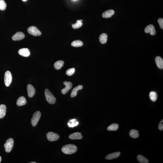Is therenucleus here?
Masks as SVG:
<instances>
[{"label":"nucleus","mask_w":163,"mask_h":163,"mask_svg":"<svg viewBox=\"0 0 163 163\" xmlns=\"http://www.w3.org/2000/svg\"><path fill=\"white\" fill-rule=\"evenodd\" d=\"M77 148L76 146L72 144L66 145L61 149L62 151L66 154H72L77 151Z\"/></svg>","instance_id":"obj_1"},{"label":"nucleus","mask_w":163,"mask_h":163,"mask_svg":"<svg viewBox=\"0 0 163 163\" xmlns=\"http://www.w3.org/2000/svg\"><path fill=\"white\" fill-rule=\"evenodd\" d=\"M45 95L49 103L54 104L55 103L56 98L48 89H46L45 90Z\"/></svg>","instance_id":"obj_2"},{"label":"nucleus","mask_w":163,"mask_h":163,"mask_svg":"<svg viewBox=\"0 0 163 163\" xmlns=\"http://www.w3.org/2000/svg\"><path fill=\"white\" fill-rule=\"evenodd\" d=\"M14 141L12 138L8 139L6 141V143L4 145L5 151L7 152H10L12 149L14 145Z\"/></svg>","instance_id":"obj_3"},{"label":"nucleus","mask_w":163,"mask_h":163,"mask_svg":"<svg viewBox=\"0 0 163 163\" xmlns=\"http://www.w3.org/2000/svg\"><path fill=\"white\" fill-rule=\"evenodd\" d=\"M41 114L40 111H37L34 113L31 119V122L32 125L35 127L37 125L41 118Z\"/></svg>","instance_id":"obj_4"},{"label":"nucleus","mask_w":163,"mask_h":163,"mask_svg":"<svg viewBox=\"0 0 163 163\" xmlns=\"http://www.w3.org/2000/svg\"><path fill=\"white\" fill-rule=\"evenodd\" d=\"M27 32L28 33L34 36H39L41 35V33L35 26H31L27 28Z\"/></svg>","instance_id":"obj_5"},{"label":"nucleus","mask_w":163,"mask_h":163,"mask_svg":"<svg viewBox=\"0 0 163 163\" xmlns=\"http://www.w3.org/2000/svg\"><path fill=\"white\" fill-rule=\"evenodd\" d=\"M12 77L11 72L9 71H6L5 72L4 77L5 84L6 86H10L12 82Z\"/></svg>","instance_id":"obj_6"},{"label":"nucleus","mask_w":163,"mask_h":163,"mask_svg":"<svg viewBox=\"0 0 163 163\" xmlns=\"http://www.w3.org/2000/svg\"><path fill=\"white\" fill-rule=\"evenodd\" d=\"M46 136L47 139L50 141H56L60 137L58 134L52 132L48 133L47 134Z\"/></svg>","instance_id":"obj_7"},{"label":"nucleus","mask_w":163,"mask_h":163,"mask_svg":"<svg viewBox=\"0 0 163 163\" xmlns=\"http://www.w3.org/2000/svg\"><path fill=\"white\" fill-rule=\"evenodd\" d=\"M64 84L65 85V87L62 89L61 92L62 94L65 95L72 88V84L70 82H67V81H65L64 82Z\"/></svg>","instance_id":"obj_8"},{"label":"nucleus","mask_w":163,"mask_h":163,"mask_svg":"<svg viewBox=\"0 0 163 163\" xmlns=\"http://www.w3.org/2000/svg\"><path fill=\"white\" fill-rule=\"evenodd\" d=\"M144 31L146 33H149L151 35H155L156 33L154 26L152 25H149L147 26L145 29Z\"/></svg>","instance_id":"obj_9"},{"label":"nucleus","mask_w":163,"mask_h":163,"mask_svg":"<svg viewBox=\"0 0 163 163\" xmlns=\"http://www.w3.org/2000/svg\"><path fill=\"white\" fill-rule=\"evenodd\" d=\"M27 90L28 96L30 98L33 97L35 93V88L31 84L27 85Z\"/></svg>","instance_id":"obj_10"},{"label":"nucleus","mask_w":163,"mask_h":163,"mask_svg":"<svg viewBox=\"0 0 163 163\" xmlns=\"http://www.w3.org/2000/svg\"><path fill=\"white\" fill-rule=\"evenodd\" d=\"M18 53L20 55L24 57H28L30 54L29 50L27 48L21 49L18 51Z\"/></svg>","instance_id":"obj_11"},{"label":"nucleus","mask_w":163,"mask_h":163,"mask_svg":"<svg viewBox=\"0 0 163 163\" xmlns=\"http://www.w3.org/2000/svg\"><path fill=\"white\" fill-rule=\"evenodd\" d=\"M25 37L24 34L21 32H18L13 35L12 39L14 41H19L23 39Z\"/></svg>","instance_id":"obj_12"},{"label":"nucleus","mask_w":163,"mask_h":163,"mask_svg":"<svg viewBox=\"0 0 163 163\" xmlns=\"http://www.w3.org/2000/svg\"><path fill=\"white\" fill-rule=\"evenodd\" d=\"M69 138L72 140H81L82 138L81 133L75 132L69 135Z\"/></svg>","instance_id":"obj_13"},{"label":"nucleus","mask_w":163,"mask_h":163,"mask_svg":"<svg viewBox=\"0 0 163 163\" xmlns=\"http://www.w3.org/2000/svg\"><path fill=\"white\" fill-rule=\"evenodd\" d=\"M121 154L120 152H118L110 154L106 157V159L111 160L114 159L119 157Z\"/></svg>","instance_id":"obj_14"},{"label":"nucleus","mask_w":163,"mask_h":163,"mask_svg":"<svg viewBox=\"0 0 163 163\" xmlns=\"http://www.w3.org/2000/svg\"><path fill=\"white\" fill-rule=\"evenodd\" d=\"M83 88V86L82 85H79L78 86H76L73 88L72 91L70 95V96L72 98L76 97L77 95V92L79 90H81Z\"/></svg>","instance_id":"obj_15"},{"label":"nucleus","mask_w":163,"mask_h":163,"mask_svg":"<svg viewBox=\"0 0 163 163\" xmlns=\"http://www.w3.org/2000/svg\"><path fill=\"white\" fill-rule=\"evenodd\" d=\"M27 103L26 99L24 97L21 96L18 99L16 102L17 105L18 106H24Z\"/></svg>","instance_id":"obj_16"},{"label":"nucleus","mask_w":163,"mask_h":163,"mask_svg":"<svg viewBox=\"0 0 163 163\" xmlns=\"http://www.w3.org/2000/svg\"><path fill=\"white\" fill-rule=\"evenodd\" d=\"M6 106L5 105L2 104L0 106V119H2L6 115Z\"/></svg>","instance_id":"obj_17"},{"label":"nucleus","mask_w":163,"mask_h":163,"mask_svg":"<svg viewBox=\"0 0 163 163\" xmlns=\"http://www.w3.org/2000/svg\"><path fill=\"white\" fill-rule=\"evenodd\" d=\"M115 12L113 10H109L105 11L102 15L104 18H107L111 17L114 15Z\"/></svg>","instance_id":"obj_18"},{"label":"nucleus","mask_w":163,"mask_h":163,"mask_svg":"<svg viewBox=\"0 0 163 163\" xmlns=\"http://www.w3.org/2000/svg\"><path fill=\"white\" fill-rule=\"evenodd\" d=\"M155 62L156 65L160 69L163 68V60L161 57L157 56L155 58Z\"/></svg>","instance_id":"obj_19"},{"label":"nucleus","mask_w":163,"mask_h":163,"mask_svg":"<svg viewBox=\"0 0 163 163\" xmlns=\"http://www.w3.org/2000/svg\"><path fill=\"white\" fill-rule=\"evenodd\" d=\"M108 35L107 34L103 33L101 34L99 37V39L100 43L102 44H105L107 42Z\"/></svg>","instance_id":"obj_20"},{"label":"nucleus","mask_w":163,"mask_h":163,"mask_svg":"<svg viewBox=\"0 0 163 163\" xmlns=\"http://www.w3.org/2000/svg\"><path fill=\"white\" fill-rule=\"evenodd\" d=\"M64 62L62 60H58L55 62L54 64V67L56 69L59 70L62 67L64 66Z\"/></svg>","instance_id":"obj_21"},{"label":"nucleus","mask_w":163,"mask_h":163,"mask_svg":"<svg viewBox=\"0 0 163 163\" xmlns=\"http://www.w3.org/2000/svg\"><path fill=\"white\" fill-rule=\"evenodd\" d=\"M129 135L131 137L134 138H136L139 137V133L137 130L132 129L129 132Z\"/></svg>","instance_id":"obj_22"},{"label":"nucleus","mask_w":163,"mask_h":163,"mask_svg":"<svg viewBox=\"0 0 163 163\" xmlns=\"http://www.w3.org/2000/svg\"><path fill=\"white\" fill-rule=\"evenodd\" d=\"M119 128V125L117 123H114L108 126L107 128V130L109 131H115L117 130Z\"/></svg>","instance_id":"obj_23"},{"label":"nucleus","mask_w":163,"mask_h":163,"mask_svg":"<svg viewBox=\"0 0 163 163\" xmlns=\"http://www.w3.org/2000/svg\"><path fill=\"white\" fill-rule=\"evenodd\" d=\"M137 160L139 162L141 163H149L148 159L141 155H138L137 157Z\"/></svg>","instance_id":"obj_24"},{"label":"nucleus","mask_w":163,"mask_h":163,"mask_svg":"<svg viewBox=\"0 0 163 163\" xmlns=\"http://www.w3.org/2000/svg\"><path fill=\"white\" fill-rule=\"evenodd\" d=\"M71 45L72 46L74 47H81L83 45V43L81 41L77 40L72 42Z\"/></svg>","instance_id":"obj_25"},{"label":"nucleus","mask_w":163,"mask_h":163,"mask_svg":"<svg viewBox=\"0 0 163 163\" xmlns=\"http://www.w3.org/2000/svg\"><path fill=\"white\" fill-rule=\"evenodd\" d=\"M149 97L151 100L153 102H155L157 99V93L155 92H151L149 93Z\"/></svg>","instance_id":"obj_26"},{"label":"nucleus","mask_w":163,"mask_h":163,"mask_svg":"<svg viewBox=\"0 0 163 163\" xmlns=\"http://www.w3.org/2000/svg\"><path fill=\"white\" fill-rule=\"evenodd\" d=\"M79 123L78 122L76 121V119H73L69 121V122L68 123V125L69 127H73L75 126L78 125Z\"/></svg>","instance_id":"obj_27"},{"label":"nucleus","mask_w":163,"mask_h":163,"mask_svg":"<svg viewBox=\"0 0 163 163\" xmlns=\"http://www.w3.org/2000/svg\"><path fill=\"white\" fill-rule=\"evenodd\" d=\"M82 20H78L77 21V23L72 25V27L74 29H77L81 27L82 25Z\"/></svg>","instance_id":"obj_28"},{"label":"nucleus","mask_w":163,"mask_h":163,"mask_svg":"<svg viewBox=\"0 0 163 163\" xmlns=\"http://www.w3.org/2000/svg\"><path fill=\"white\" fill-rule=\"evenodd\" d=\"M6 3L4 0H0V10H4L6 9Z\"/></svg>","instance_id":"obj_29"},{"label":"nucleus","mask_w":163,"mask_h":163,"mask_svg":"<svg viewBox=\"0 0 163 163\" xmlns=\"http://www.w3.org/2000/svg\"><path fill=\"white\" fill-rule=\"evenodd\" d=\"M75 72L74 68H72L68 69L66 71V74L68 76H71L74 74Z\"/></svg>","instance_id":"obj_30"},{"label":"nucleus","mask_w":163,"mask_h":163,"mask_svg":"<svg viewBox=\"0 0 163 163\" xmlns=\"http://www.w3.org/2000/svg\"><path fill=\"white\" fill-rule=\"evenodd\" d=\"M158 23L160 27L161 28L163 29V18H160L158 21Z\"/></svg>","instance_id":"obj_31"},{"label":"nucleus","mask_w":163,"mask_h":163,"mask_svg":"<svg viewBox=\"0 0 163 163\" xmlns=\"http://www.w3.org/2000/svg\"><path fill=\"white\" fill-rule=\"evenodd\" d=\"M158 128L160 131H162L163 130V120H162L159 123Z\"/></svg>","instance_id":"obj_32"},{"label":"nucleus","mask_w":163,"mask_h":163,"mask_svg":"<svg viewBox=\"0 0 163 163\" xmlns=\"http://www.w3.org/2000/svg\"><path fill=\"white\" fill-rule=\"evenodd\" d=\"M1 160H2V158H1V156H0V163L1 162Z\"/></svg>","instance_id":"obj_33"},{"label":"nucleus","mask_w":163,"mask_h":163,"mask_svg":"<svg viewBox=\"0 0 163 163\" xmlns=\"http://www.w3.org/2000/svg\"><path fill=\"white\" fill-rule=\"evenodd\" d=\"M36 162H31L30 163H36Z\"/></svg>","instance_id":"obj_34"},{"label":"nucleus","mask_w":163,"mask_h":163,"mask_svg":"<svg viewBox=\"0 0 163 163\" xmlns=\"http://www.w3.org/2000/svg\"><path fill=\"white\" fill-rule=\"evenodd\" d=\"M27 0H22V1H24V2H25V1Z\"/></svg>","instance_id":"obj_35"},{"label":"nucleus","mask_w":163,"mask_h":163,"mask_svg":"<svg viewBox=\"0 0 163 163\" xmlns=\"http://www.w3.org/2000/svg\"><path fill=\"white\" fill-rule=\"evenodd\" d=\"M74 0V1H76V0Z\"/></svg>","instance_id":"obj_36"}]
</instances>
